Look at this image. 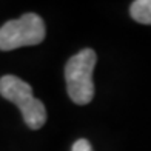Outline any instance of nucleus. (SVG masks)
<instances>
[{"label":"nucleus","mask_w":151,"mask_h":151,"mask_svg":"<svg viewBox=\"0 0 151 151\" xmlns=\"http://www.w3.org/2000/svg\"><path fill=\"white\" fill-rule=\"evenodd\" d=\"M97 62L96 51L83 48L65 65V80L70 99L76 105H88L94 97L93 71Z\"/></svg>","instance_id":"nucleus-1"},{"label":"nucleus","mask_w":151,"mask_h":151,"mask_svg":"<svg viewBox=\"0 0 151 151\" xmlns=\"http://www.w3.org/2000/svg\"><path fill=\"white\" fill-rule=\"evenodd\" d=\"M0 96L12 102L23 116L25 123L31 129H40L46 122L45 105L32 96V88L16 76H3L0 79Z\"/></svg>","instance_id":"nucleus-2"},{"label":"nucleus","mask_w":151,"mask_h":151,"mask_svg":"<svg viewBox=\"0 0 151 151\" xmlns=\"http://www.w3.org/2000/svg\"><path fill=\"white\" fill-rule=\"evenodd\" d=\"M46 36L45 23L40 16L28 12L20 19L6 22L0 28V50L12 51L22 46H32L43 42Z\"/></svg>","instance_id":"nucleus-3"},{"label":"nucleus","mask_w":151,"mask_h":151,"mask_svg":"<svg viewBox=\"0 0 151 151\" xmlns=\"http://www.w3.org/2000/svg\"><path fill=\"white\" fill-rule=\"evenodd\" d=\"M129 14L139 23L151 25V0H136L129 6Z\"/></svg>","instance_id":"nucleus-4"},{"label":"nucleus","mask_w":151,"mask_h":151,"mask_svg":"<svg viewBox=\"0 0 151 151\" xmlns=\"http://www.w3.org/2000/svg\"><path fill=\"white\" fill-rule=\"evenodd\" d=\"M71 151H93V148H91V143L86 139H79L74 142Z\"/></svg>","instance_id":"nucleus-5"}]
</instances>
